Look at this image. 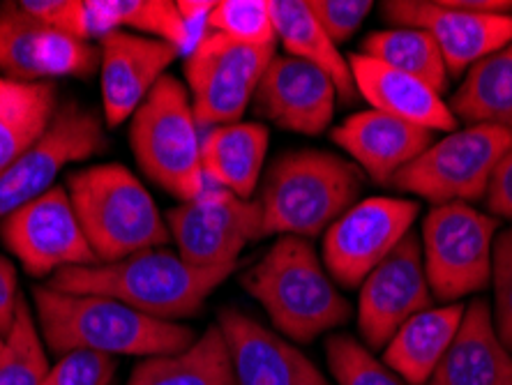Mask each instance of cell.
I'll return each instance as SVG.
<instances>
[{
    "label": "cell",
    "instance_id": "1",
    "mask_svg": "<svg viewBox=\"0 0 512 385\" xmlns=\"http://www.w3.org/2000/svg\"><path fill=\"white\" fill-rule=\"evenodd\" d=\"M35 312L44 344L58 356L90 351L118 358L173 356L194 344V330L176 321H162L104 296L63 293L35 286Z\"/></svg>",
    "mask_w": 512,
    "mask_h": 385
},
{
    "label": "cell",
    "instance_id": "2",
    "mask_svg": "<svg viewBox=\"0 0 512 385\" xmlns=\"http://www.w3.org/2000/svg\"><path fill=\"white\" fill-rule=\"evenodd\" d=\"M236 266L197 268L167 247L148 249L116 263L65 268L51 275V289L81 296H104L162 321H180L199 314Z\"/></svg>",
    "mask_w": 512,
    "mask_h": 385
},
{
    "label": "cell",
    "instance_id": "3",
    "mask_svg": "<svg viewBox=\"0 0 512 385\" xmlns=\"http://www.w3.org/2000/svg\"><path fill=\"white\" fill-rule=\"evenodd\" d=\"M273 326L293 342L307 344L344 326L351 307L337 291L310 240L282 236L240 277Z\"/></svg>",
    "mask_w": 512,
    "mask_h": 385
},
{
    "label": "cell",
    "instance_id": "4",
    "mask_svg": "<svg viewBox=\"0 0 512 385\" xmlns=\"http://www.w3.org/2000/svg\"><path fill=\"white\" fill-rule=\"evenodd\" d=\"M365 173L328 150H293L270 164L259 206L263 238H316L326 233L363 192Z\"/></svg>",
    "mask_w": 512,
    "mask_h": 385
},
{
    "label": "cell",
    "instance_id": "5",
    "mask_svg": "<svg viewBox=\"0 0 512 385\" xmlns=\"http://www.w3.org/2000/svg\"><path fill=\"white\" fill-rule=\"evenodd\" d=\"M65 190L100 263H116L171 243L167 220L127 166L111 162L72 171Z\"/></svg>",
    "mask_w": 512,
    "mask_h": 385
},
{
    "label": "cell",
    "instance_id": "6",
    "mask_svg": "<svg viewBox=\"0 0 512 385\" xmlns=\"http://www.w3.org/2000/svg\"><path fill=\"white\" fill-rule=\"evenodd\" d=\"M130 146L143 176L180 203L197 199L208 187L190 93L176 77L164 74L134 111Z\"/></svg>",
    "mask_w": 512,
    "mask_h": 385
},
{
    "label": "cell",
    "instance_id": "7",
    "mask_svg": "<svg viewBox=\"0 0 512 385\" xmlns=\"http://www.w3.org/2000/svg\"><path fill=\"white\" fill-rule=\"evenodd\" d=\"M512 150V132L494 125H466L434 141L423 155L404 166L390 185L399 192L443 203L485 199L496 166Z\"/></svg>",
    "mask_w": 512,
    "mask_h": 385
},
{
    "label": "cell",
    "instance_id": "8",
    "mask_svg": "<svg viewBox=\"0 0 512 385\" xmlns=\"http://www.w3.org/2000/svg\"><path fill=\"white\" fill-rule=\"evenodd\" d=\"M496 217L471 203L432 206L423 222V263L432 296L457 303L492 282Z\"/></svg>",
    "mask_w": 512,
    "mask_h": 385
},
{
    "label": "cell",
    "instance_id": "9",
    "mask_svg": "<svg viewBox=\"0 0 512 385\" xmlns=\"http://www.w3.org/2000/svg\"><path fill=\"white\" fill-rule=\"evenodd\" d=\"M275 47H250L206 33L185 58V81L199 127L240 123Z\"/></svg>",
    "mask_w": 512,
    "mask_h": 385
},
{
    "label": "cell",
    "instance_id": "10",
    "mask_svg": "<svg viewBox=\"0 0 512 385\" xmlns=\"http://www.w3.org/2000/svg\"><path fill=\"white\" fill-rule=\"evenodd\" d=\"M107 150L102 118L79 102H63L47 132L0 171V222L54 187L58 173Z\"/></svg>",
    "mask_w": 512,
    "mask_h": 385
},
{
    "label": "cell",
    "instance_id": "11",
    "mask_svg": "<svg viewBox=\"0 0 512 385\" xmlns=\"http://www.w3.org/2000/svg\"><path fill=\"white\" fill-rule=\"evenodd\" d=\"M167 226L180 259L197 268L238 266L240 252L263 238L259 201L240 199L215 185L171 208Z\"/></svg>",
    "mask_w": 512,
    "mask_h": 385
},
{
    "label": "cell",
    "instance_id": "12",
    "mask_svg": "<svg viewBox=\"0 0 512 385\" xmlns=\"http://www.w3.org/2000/svg\"><path fill=\"white\" fill-rule=\"evenodd\" d=\"M420 203L399 196H370L346 210L323 233V266L344 289H358L367 275L402 243L418 220Z\"/></svg>",
    "mask_w": 512,
    "mask_h": 385
},
{
    "label": "cell",
    "instance_id": "13",
    "mask_svg": "<svg viewBox=\"0 0 512 385\" xmlns=\"http://www.w3.org/2000/svg\"><path fill=\"white\" fill-rule=\"evenodd\" d=\"M0 240L28 275H56L65 268L97 266L67 190L54 185L0 222Z\"/></svg>",
    "mask_w": 512,
    "mask_h": 385
},
{
    "label": "cell",
    "instance_id": "14",
    "mask_svg": "<svg viewBox=\"0 0 512 385\" xmlns=\"http://www.w3.org/2000/svg\"><path fill=\"white\" fill-rule=\"evenodd\" d=\"M383 19L399 28H420L434 37L450 77L471 70L478 60L512 42V14L473 12L455 0H388Z\"/></svg>",
    "mask_w": 512,
    "mask_h": 385
},
{
    "label": "cell",
    "instance_id": "15",
    "mask_svg": "<svg viewBox=\"0 0 512 385\" xmlns=\"http://www.w3.org/2000/svg\"><path fill=\"white\" fill-rule=\"evenodd\" d=\"M432 303L423 245L409 233L360 284L358 328L367 349H386L395 332Z\"/></svg>",
    "mask_w": 512,
    "mask_h": 385
},
{
    "label": "cell",
    "instance_id": "16",
    "mask_svg": "<svg viewBox=\"0 0 512 385\" xmlns=\"http://www.w3.org/2000/svg\"><path fill=\"white\" fill-rule=\"evenodd\" d=\"M340 100L326 72L293 56H275L256 86L254 111L286 132L316 137L333 123Z\"/></svg>",
    "mask_w": 512,
    "mask_h": 385
},
{
    "label": "cell",
    "instance_id": "17",
    "mask_svg": "<svg viewBox=\"0 0 512 385\" xmlns=\"http://www.w3.org/2000/svg\"><path fill=\"white\" fill-rule=\"evenodd\" d=\"M180 56L176 47L114 30L100 40V88L102 113L109 127L123 125L164 77L167 67Z\"/></svg>",
    "mask_w": 512,
    "mask_h": 385
},
{
    "label": "cell",
    "instance_id": "18",
    "mask_svg": "<svg viewBox=\"0 0 512 385\" xmlns=\"http://www.w3.org/2000/svg\"><path fill=\"white\" fill-rule=\"evenodd\" d=\"M236 385H330L319 367L250 314L224 307L217 319Z\"/></svg>",
    "mask_w": 512,
    "mask_h": 385
},
{
    "label": "cell",
    "instance_id": "19",
    "mask_svg": "<svg viewBox=\"0 0 512 385\" xmlns=\"http://www.w3.org/2000/svg\"><path fill=\"white\" fill-rule=\"evenodd\" d=\"M337 146L351 157L360 171L367 173L374 183L390 185L404 166L434 143V132L406 123L402 118L367 109L353 113L330 132Z\"/></svg>",
    "mask_w": 512,
    "mask_h": 385
},
{
    "label": "cell",
    "instance_id": "20",
    "mask_svg": "<svg viewBox=\"0 0 512 385\" xmlns=\"http://www.w3.org/2000/svg\"><path fill=\"white\" fill-rule=\"evenodd\" d=\"M425 385H512V353L494 328L487 300L464 307L453 344Z\"/></svg>",
    "mask_w": 512,
    "mask_h": 385
},
{
    "label": "cell",
    "instance_id": "21",
    "mask_svg": "<svg viewBox=\"0 0 512 385\" xmlns=\"http://www.w3.org/2000/svg\"><path fill=\"white\" fill-rule=\"evenodd\" d=\"M349 65L358 95H363L372 109L425 127L429 132H455L457 118L427 83L363 54H351Z\"/></svg>",
    "mask_w": 512,
    "mask_h": 385
},
{
    "label": "cell",
    "instance_id": "22",
    "mask_svg": "<svg viewBox=\"0 0 512 385\" xmlns=\"http://www.w3.org/2000/svg\"><path fill=\"white\" fill-rule=\"evenodd\" d=\"M268 143L270 132L259 120L210 127L201 139V169L206 183L240 199H254L268 155Z\"/></svg>",
    "mask_w": 512,
    "mask_h": 385
},
{
    "label": "cell",
    "instance_id": "23",
    "mask_svg": "<svg viewBox=\"0 0 512 385\" xmlns=\"http://www.w3.org/2000/svg\"><path fill=\"white\" fill-rule=\"evenodd\" d=\"M462 316V303L432 305L411 316L383 349V365L409 385H425L453 344Z\"/></svg>",
    "mask_w": 512,
    "mask_h": 385
},
{
    "label": "cell",
    "instance_id": "24",
    "mask_svg": "<svg viewBox=\"0 0 512 385\" xmlns=\"http://www.w3.org/2000/svg\"><path fill=\"white\" fill-rule=\"evenodd\" d=\"M270 10H273L277 42L284 47L286 56L300 58L326 72L344 104L356 100L358 90L349 58L340 54L337 44L319 26L307 3L303 0H270Z\"/></svg>",
    "mask_w": 512,
    "mask_h": 385
},
{
    "label": "cell",
    "instance_id": "25",
    "mask_svg": "<svg viewBox=\"0 0 512 385\" xmlns=\"http://www.w3.org/2000/svg\"><path fill=\"white\" fill-rule=\"evenodd\" d=\"M127 385H236L220 326L206 328L185 351L141 360Z\"/></svg>",
    "mask_w": 512,
    "mask_h": 385
},
{
    "label": "cell",
    "instance_id": "26",
    "mask_svg": "<svg viewBox=\"0 0 512 385\" xmlns=\"http://www.w3.org/2000/svg\"><path fill=\"white\" fill-rule=\"evenodd\" d=\"M51 81L19 83L0 74V171L47 132L58 109Z\"/></svg>",
    "mask_w": 512,
    "mask_h": 385
},
{
    "label": "cell",
    "instance_id": "27",
    "mask_svg": "<svg viewBox=\"0 0 512 385\" xmlns=\"http://www.w3.org/2000/svg\"><path fill=\"white\" fill-rule=\"evenodd\" d=\"M90 37L102 40L114 30H137L143 37L167 42L180 54L194 49V37L187 28L178 3L171 0H86Z\"/></svg>",
    "mask_w": 512,
    "mask_h": 385
},
{
    "label": "cell",
    "instance_id": "28",
    "mask_svg": "<svg viewBox=\"0 0 512 385\" xmlns=\"http://www.w3.org/2000/svg\"><path fill=\"white\" fill-rule=\"evenodd\" d=\"M448 107L466 125H494L512 132V42L464 74Z\"/></svg>",
    "mask_w": 512,
    "mask_h": 385
},
{
    "label": "cell",
    "instance_id": "29",
    "mask_svg": "<svg viewBox=\"0 0 512 385\" xmlns=\"http://www.w3.org/2000/svg\"><path fill=\"white\" fill-rule=\"evenodd\" d=\"M360 54L379 60L393 70L427 83L436 93L448 90L450 74L434 37L420 28L374 30L360 44Z\"/></svg>",
    "mask_w": 512,
    "mask_h": 385
},
{
    "label": "cell",
    "instance_id": "30",
    "mask_svg": "<svg viewBox=\"0 0 512 385\" xmlns=\"http://www.w3.org/2000/svg\"><path fill=\"white\" fill-rule=\"evenodd\" d=\"M47 26L21 3H0V72L19 83L47 81L40 42Z\"/></svg>",
    "mask_w": 512,
    "mask_h": 385
},
{
    "label": "cell",
    "instance_id": "31",
    "mask_svg": "<svg viewBox=\"0 0 512 385\" xmlns=\"http://www.w3.org/2000/svg\"><path fill=\"white\" fill-rule=\"evenodd\" d=\"M49 369L44 339L28 303L21 300L12 330L7 332L0 349V385H42Z\"/></svg>",
    "mask_w": 512,
    "mask_h": 385
},
{
    "label": "cell",
    "instance_id": "32",
    "mask_svg": "<svg viewBox=\"0 0 512 385\" xmlns=\"http://www.w3.org/2000/svg\"><path fill=\"white\" fill-rule=\"evenodd\" d=\"M206 28L250 47H277L270 0H220L210 10Z\"/></svg>",
    "mask_w": 512,
    "mask_h": 385
},
{
    "label": "cell",
    "instance_id": "33",
    "mask_svg": "<svg viewBox=\"0 0 512 385\" xmlns=\"http://www.w3.org/2000/svg\"><path fill=\"white\" fill-rule=\"evenodd\" d=\"M326 356L337 385H404L393 369L372 356L365 344L344 332L328 337Z\"/></svg>",
    "mask_w": 512,
    "mask_h": 385
},
{
    "label": "cell",
    "instance_id": "34",
    "mask_svg": "<svg viewBox=\"0 0 512 385\" xmlns=\"http://www.w3.org/2000/svg\"><path fill=\"white\" fill-rule=\"evenodd\" d=\"M492 284H494V328L501 342L512 353V226L501 229L494 240L492 254Z\"/></svg>",
    "mask_w": 512,
    "mask_h": 385
},
{
    "label": "cell",
    "instance_id": "35",
    "mask_svg": "<svg viewBox=\"0 0 512 385\" xmlns=\"http://www.w3.org/2000/svg\"><path fill=\"white\" fill-rule=\"evenodd\" d=\"M116 369V358L90 351H72L60 356L42 385H111Z\"/></svg>",
    "mask_w": 512,
    "mask_h": 385
},
{
    "label": "cell",
    "instance_id": "36",
    "mask_svg": "<svg viewBox=\"0 0 512 385\" xmlns=\"http://www.w3.org/2000/svg\"><path fill=\"white\" fill-rule=\"evenodd\" d=\"M307 7L330 40L340 47L358 33L374 5L370 0H310Z\"/></svg>",
    "mask_w": 512,
    "mask_h": 385
},
{
    "label": "cell",
    "instance_id": "37",
    "mask_svg": "<svg viewBox=\"0 0 512 385\" xmlns=\"http://www.w3.org/2000/svg\"><path fill=\"white\" fill-rule=\"evenodd\" d=\"M21 5L47 28L90 42L86 0H21Z\"/></svg>",
    "mask_w": 512,
    "mask_h": 385
},
{
    "label": "cell",
    "instance_id": "38",
    "mask_svg": "<svg viewBox=\"0 0 512 385\" xmlns=\"http://www.w3.org/2000/svg\"><path fill=\"white\" fill-rule=\"evenodd\" d=\"M21 300H24V296L19 291L17 268L0 254V335L3 337H7V332L12 330Z\"/></svg>",
    "mask_w": 512,
    "mask_h": 385
},
{
    "label": "cell",
    "instance_id": "39",
    "mask_svg": "<svg viewBox=\"0 0 512 385\" xmlns=\"http://www.w3.org/2000/svg\"><path fill=\"white\" fill-rule=\"evenodd\" d=\"M485 201L496 217L512 220V150L496 166L494 176L489 180Z\"/></svg>",
    "mask_w": 512,
    "mask_h": 385
},
{
    "label": "cell",
    "instance_id": "40",
    "mask_svg": "<svg viewBox=\"0 0 512 385\" xmlns=\"http://www.w3.org/2000/svg\"><path fill=\"white\" fill-rule=\"evenodd\" d=\"M3 342H5V337H3V335H0V349H3Z\"/></svg>",
    "mask_w": 512,
    "mask_h": 385
}]
</instances>
